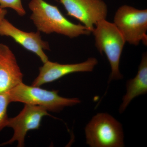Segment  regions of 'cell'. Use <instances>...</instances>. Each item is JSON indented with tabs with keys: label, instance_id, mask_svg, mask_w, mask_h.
<instances>
[{
	"label": "cell",
	"instance_id": "obj_1",
	"mask_svg": "<svg viewBox=\"0 0 147 147\" xmlns=\"http://www.w3.org/2000/svg\"><path fill=\"white\" fill-rule=\"evenodd\" d=\"M29 7L32 12L31 19L38 31L46 34L56 33L70 38L91 33L84 25L69 21L57 7L44 0H31Z\"/></svg>",
	"mask_w": 147,
	"mask_h": 147
},
{
	"label": "cell",
	"instance_id": "obj_2",
	"mask_svg": "<svg viewBox=\"0 0 147 147\" xmlns=\"http://www.w3.org/2000/svg\"><path fill=\"white\" fill-rule=\"evenodd\" d=\"M95 46L100 54L106 55L111 68L108 84L123 78L119 69L122 53L126 41L114 23L106 20L99 21L92 32Z\"/></svg>",
	"mask_w": 147,
	"mask_h": 147
},
{
	"label": "cell",
	"instance_id": "obj_3",
	"mask_svg": "<svg viewBox=\"0 0 147 147\" xmlns=\"http://www.w3.org/2000/svg\"><path fill=\"white\" fill-rule=\"evenodd\" d=\"M11 102L37 105L47 111L58 113L65 107L78 105L81 100L76 98H67L60 96L59 90L43 89L39 87L29 86L23 83L18 84L8 92Z\"/></svg>",
	"mask_w": 147,
	"mask_h": 147
},
{
	"label": "cell",
	"instance_id": "obj_4",
	"mask_svg": "<svg viewBox=\"0 0 147 147\" xmlns=\"http://www.w3.org/2000/svg\"><path fill=\"white\" fill-rule=\"evenodd\" d=\"M86 142L90 147L124 146L121 124L107 113H98L85 129Z\"/></svg>",
	"mask_w": 147,
	"mask_h": 147
},
{
	"label": "cell",
	"instance_id": "obj_5",
	"mask_svg": "<svg viewBox=\"0 0 147 147\" xmlns=\"http://www.w3.org/2000/svg\"><path fill=\"white\" fill-rule=\"evenodd\" d=\"M114 24L126 42L137 46L141 42L146 45L147 10L123 5L116 11Z\"/></svg>",
	"mask_w": 147,
	"mask_h": 147
},
{
	"label": "cell",
	"instance_id": "obj_6",
	"mask_svg": "<svg viewBox=\"0 0 147 147\" xmlns=\"http://www.w3.org/2000/svg\"><path fill=\"white\" fill-rule=\"evenodd\" d=\"M67 15L76 18L92 32L99 21L106 19L108 7L102 0H59Z\"/></svg>",
	"mask_w": 147,
	"mask_h": 147
},
{
	"label": "cell",
	"instance_id": "obj_7",
	"mask_svg": "<svg viewBox=\"0 0 147 147\" xmlns=\"http://www.w3.org/2000/svg\"><path fill=\"white\" fill-rule=\"evenodd\" d=\"M50 115L47 110L43 107L25 104L18 115L9 118L7 127L13 129V134L11 139L2 143L1 146L11 144L17 142L18 147H24L25 137L28 131L39 129L42 118Z\"/></svg>",
	"mask_w": 147,
	"mask_h": 147
},
{
	"label": "cell",
	"instance_id": "obj_8",
	"mask_svg": "<svg viewBox=\"0 0 147 147\" xmlns=\"http://www.w3.org/2000/svg\"><path fill=\"white\" fill-rule=\"evenodd\" d=\"M98 61L96 58H89L82 63L63 64L48 60L39 68L38 76L34 79L32 86L40 87L43 84L51 83L62 77L77 72H91Z\"/></svg>",
	"mask_w": 147,
	"mask_h": 147
},
{
	"label": "cell",
	"instance_id": "obj_9",
	"mask_svg": "<svg viewBox=\"0 0 147 147\" xmlns=\"http://www.w3.org/2000/svg\"><path fill=\"white\" fill-rule=\"evenodd\" d=\"M0 36L11 38L26 50L36 55L43 63L49 60L44 51L50 50V45L42 39L38 31L28 32L21 30L5 18L0 24Z\"/></svg>",
	"mask_w": 147,
	"mask_h": 147
},
{
	"label": "cell",
	"instance_id": "obj_10",
	"mask_svg": "<svg viewBox=\"0 0 147 147\" xmlns=\"http://www.w3.org/2000/svg\"><path fill=\"white\" fill-rule=\"evenodd\" d=\"M23 74L15 55L0 42V93L7 92L23 82Z\"/></svg>",
	"mask_w": 147,
	"mask_h": 147
},
{
	"label": "cell",
	"instance_id": "obj_11",
	"mask_svg": "<svg viewBox=\"0 0 147 147\" xmlns=\"http://www.w3.org/2000/svg\"><path fill=\"white\" fill-rule=\"evenodd\" d=\"M147 92V55L145 53L142 55L137 75L126 82V93L122 98L119 108V113H123L135 98L146 94Z\"/></svg>",
	"mask_w": 147,
	"mask_h": 147
},
{
	"label": "cell",
	"instance_id": "obj_12",
	"mask_svg": "<svg viewBox=\"0 0 147 147\" xmlns=\"http://www.w3.org/2000/svg\"><path fill=\"white\" fill-rule=\"evenodd\" d=\"M10 102L8 92L0 93V131L7 125L9 119L7 108Z\"/></svg>",
	"mask_w": 147,
	"mask_h": 147
},
{
	"label": "cell",
	"instance_id": "obj_13",
	"mask_svg": "<svg viewBox=\"0 0 147 147\" xmlns=\"http://www.w3.org/2000/svg\"><path fill=\"white\" fill-rule=\"evenodd\" d=\"M0 7L11 9L20 16H24L26 14L21 0H0Z\"/></svg>",
	"mask_w": 147,
	"mask_h": 147
},
{
	"label": "cell",
	"instance_id": "obj_14",
	"mask_svg": "<svg viewBox=\"0 0 147 147\" xmlns=\"http://www.w3.org/2000/svg\"><path fill=\"white\" fill-rule=\"evenodd\" d=\"M7 11L5 9H3L0 7V24L7 14Z\"/></svg>",
	"mask_w": 147,
	"mask_h": 147
},
{
	"label": "cell",
	"instance_id": "obj_15",
	"mask_svg": "<svg viewBox=\"0 0 147 147\" xmlns=\"http://www.w3.org/2000/svg\"><path fill=\"white\" fill-rule=\"evenodd\" d=\"M55 1H59V0H55Z\"/></svg>",
	"mask_w": 147,
	"mask_h": 147
}]
</instances>
